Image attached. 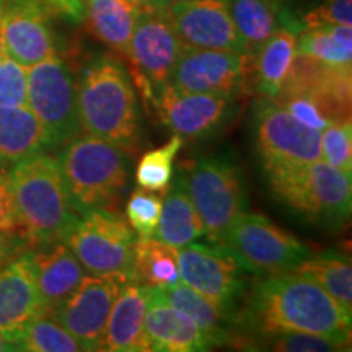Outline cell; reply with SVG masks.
Wrapping results in <instances>:
<instances>
[{"instance_id":"obj_1","label":"cell","mask_w":352,"mask_h":352,"mask_svg":"<svg viewBox=\"0 0 352 352\" xmlns=\"http://www.w3.org/2000/svg\"><path fill=\"white\" fill-rule=\"evenodd\" d=\"M351 318L327 290L296 271L266 274L250 297L248 321L259 336L310 333L351 344Z\"/></svg>"},{"instance_id":"obj_2","label":"cell","mask_w":352,"mask_h":352,"mask_svg":"<svg viewBox=\"0 0 352 352\" xmlns=\"http://www.w3.org/2000/svg\"><path fill=\"white\" fill-rule=\"evenodd\" d=\"M19 233L28 245L64 241L78 222L56 157L46 152L16 162L10 170Z\"/></svg>"},{"instance_id":"obj_3","label":"cell","mask_w":352,"mask_h":352,"mask_svg":"<svg viewBox=\"0 0 352 352\" xmlns=\"http://www.w3.org/2000/svg\"><path fill=\"white\" fill-rule=\"evenodd\" d=\"M80 131L118 147L134 148L140 139L138 96L121 60L101 56L82 70L77 82Z\"/></svg>"},{"instance_id":"obj_4","label":"cell","mask_w":352,"mask_h":352,"mask_svg":"<svg viewBox=\"0 0 352 352\" xmlns=\"http://www.w3.org/2000/svg\"><path fill=\"white\" fill-rule=\"evenodd\" d=\"M57 162L78 215L109 208L129 179V157L124 148L91 135L67 140Z\"/></svg>"},{"instance_id":"obj_5","label":"cell","mask_w":352,"mask_h":352,"mask_svg":"<svg viewBox=\"0 0 352 352\" xmlns=\"http://www.w3.org/2000/svg\"><path fill=\"white\" fill-rule=\"evenodd\" d=\"M271 191L297 214L321 226H341L351 215V175L316 160L266 168Z\"/></svg>"},{"instance_id":"obj_6","label":"cell","mask_w":352,"mask_h":352,"mask_svg":"<svg viewBox=\"0 0 352 352\" xmlns=\"http://www.w3.org/2000/svg\"><path fill=\"white\" fill-rule=\"evenodd\" d=\"M179 179L204 223L206 236L219 243L248 206L240 168L228 158L202 157L191 162Z\"/></svg>"},{"instance_id":"obj_7","label":"cell","mask_w":352,"mask_h":352,"mask_svg":"<svg viewBox=\"0 0 352 352\" xmlns=\"http://www.w3.org/2000/svg\"><path fill=\"white\" fill-rule=\"evenodd\" d=\"M64 243L87 274L122 276L132 280L135 232L116 210L98 208L83 212Z\"/></svg>"},{"instance_id":"obj_8","label":"cell","mask_w":352,"mask_h":352,"mask_svg":"<svg viewBox=\"0 0 352 352\" xmlns=\"http://www.w3.org/2000/svg\"><path fill=\"white\" fill-rule=\"evenodd\" d=\"M241 270L254 274L294 271L311 252L297 236L261 214L243 212L219 241Z\"/></svg>"},{"instance_id":"obj_9","label":"cell","mask_w":352,"mask_h":352,"mask_svg":"<svg viewBox=\"0 0 352 352\" xmlns=\"http://www.w3.org/2000/svg\"><path fill=\"white\" fill-rule=\"evenodd\" d=\"M26 107L41 122L52 147L77 138V82L63 57L54 54L28 67Z\"/></svg>"},{"instance_id":"obj_10","label":"cell","mask_w":352,"mask_h":352,"mask_svg":"<svg viewBox=\"0 0 352 352\" xmlns=\"http://www.w3.org/2000/svg\"><path fill=\"white\" fill-rule=\"evenodd\" d=\"M254 56L233 51L183 47L170 77V85L182 94L233 96L254 83Z\"/></svg>"},{"instance_id":"obj_11","label":"cell","mask_w":352,"mask_h":352,"mask_svg":"<svg viewBox=\"0 0 352 352\" xmlns=\"http://www.w3.org/2000/svg\"><path fill=\"white\" fill-rule=\"evenodd\" d=\"M127 283L131 279L122 276L85 274L82 283L47 315L76 338L82 351H100L114 300Z\"/></svg>"},{"instance_id":"obj_12","label":"cell","mask_w":352,"mask_h":352,"mask_svg":"<svg viewBox=\"0 0 352 352\" xmlns=\"http://www.w3.org/2000/svg\"><path fill=\"white\" fill-rule=\"evenodd\" d=\"M254 134L264 170L321 160V132L302 124L271 98L259 104Z\"/></svg>"},{"instance_id":"obj_13","label":"cell","mask_w":352,"mask_h":352,"mask_svg":"<svg viewBox=\"0 0 352 352\" xmlns=\"http://www.w3.org/2000/svg\"><path fill=\"white\" fill-rule=\"evenodd\" d=\"M183 47L165 7L140 6L126 56L135 82H147L155 91L160 90L170 82Z\"/></svg>"},{"instance_id":"obj_14","label":"cell","mask_w":352,"mask_h":352,"mask_svg":"<svg viewBox=\"0 0 352 352\" xmlns=\"http://www.w3.org/2000/svg\"><path fill=\"white\" fill-rule=\"evenodd\" d=\"M179 283L232 311L243 294L241 266L222 243H189L178 248Z\"/></svg>"},{"instance_id":"obj_15","label":"cell","mask_w":352,"mask_h":352,"mask_svg":"<svg viewBox=\"0 0 352 352\" xmlns=\"http://www.w3.org/2000/svg\"><path fill=\"white\" fill-rule=\"evenodd\" d=\"M3 52L23 67L57 54L51 13L38 0H3Z\"/></svg>"},{"instance_id":"obj_16","label":"cell","mask_w":352,"mask_h":352,"mask_svg":"<svg viewBox=\"0 0 352 352\" xmlns=\"http://www.w3.org/2000/svg\"><path fill=\"white\" fill-rule=\"evenodd\" d=\"M165 12L184 47L243 54L227 0H176Z\"/></svg>"},{"instance_id":"obj_17","label":"cell","mask_w":352,"mask_h":352,"mask_svg":"<svg viewBox=\"0 0 352 352\" xmlns=\"http://www.w3.org/2000/svg\"><path fill=\"white\" fill-rule=\"evenodd\" d=\"M232 98L226 95L182 94L166 83L155 91L153 107L160 121L176 135L183 139H206L228 120Z\"/></svg>"},{"instance_id":"obj_18","label":"cell","mask_w":352,"mask_h":352,"mask_svg":"<svg viewBox=\"0 0 352 352\" xmlns=\"http://www.w3.org/2000/svg\"><path fill=\"white\" fill-rule=\"evenodd\" d=\"M46 314L28 252L0 270V334L16 344L30 321Z\"/></svg>"},{"instance_id":"obj_19","label":"cell","mask_w":352,"mask_h":352,"mask_svg":"<svg viewBox=\"0 0 352 352\" xmlns=\"http://www.w3.org/2000/svg\"><path fill=\"white\" fill-rule=\"evenodd\" d=\"M145 338L153 352H201L214 347L195 321L171 305L158 287H148Z\"/></svg>"},{"instance_id":"obj_20","label":"cell","mask_w":352,"mask_h":352,"mask_svg":"<svg viewBox=\"0 0 352 352\" xmlns=\"http://www.w3.org/2000/svg\"><path fill=\"white\" fill-rule=\"evenodd\" d=\"M147 300V285L131 280L121 289L104 327L100 351L148 352L147 338H145Z\"/></svg>"},{"instance_id":"obj_21","label":"cell","mask_w":352,"mask_h":352,"mask_svg":"<svg viewBox=\"0 0 352 352\" xmlns=\"http://www.w3.org/2000/svg\"><path fill=\"white\" fill-rule=\"evenodd\" d=\"M46 314H51L82 283L87 271L64 241L38 245L28 252Z\"/></svg>"},{"instance_id":"obj_22","label":"cell","mask_w":352,"mask_h":352,"mask_svg":"<svg viewBox=\"0 0 352 352\" xmlns=\"http://www.w3.org/2000/svg\"><path fill=\"white\" fill-rule=\"evenodd\" d=\"M54 148L28 107H0V166Z\"/></svg>"},{"instance_id":"obj_23","label":"cell","mask_w":352,"mask_h":352,"mask_svg":"<svg viewBox=\"0 0 352 352\" xmlns=\"http://www.w3.org/2000/svg\"><path fill=\"white\" fill-rule=\"evenodd\" d=\"M297 34L294 25H280L254 54V87L264 98H276L287 82L297 57Z\"/></svg>"},{"instance_id":"obj_24","label":"cell","mask_w":352,"mask_h":352,"mask_svg":"<svg viewBox=\"0 0 352 352\" xmlns=\"http://www.w3.org/2000/svg\"><path fill=\"white\" fill-rule=\"evenodd\" d=\"M164 192L160 222L153 236L175 246L176 250L206 236L204 223L189 199L182 179L178 178L173 184L170 183Z\"/></svg>"},{"instance_id":"obj_25","label":"cell","mask_w":352,"mask_h":352,"mask_svg":"<svg viewBox=\"0 0 352 352\" xmlns=\"http://www.w3.org/2000/svg\"><path fill=\"white\" fill-rule=\"evenodd\" d=\"M139 12L134 0H85V21L91 33L124 57Z\"/></svg>"},{"instance_id":"obj_26","label":"cell","mask_w":352,"mask_h":352,"mask_svg":"<svg viewBox=\"0 0 352 352\" xmlns=\"http://www.w3.org/2000/svg\"><path fill=\"white\" fill-rule=\"evenodd\" d=\"M158 289L162 290V294H164L171 305L178 308L179 311H183L189 320L195 321L197 328L212 341L214 346L232 342V311L219 307L210 298L196 292L195 289L188 287L183 283H176L173 285Z\"/></svg>"},{"instance_id":"obj_27","label":"cell","mask_w":352,"mask_h":352,"mask_svg":"<svg viewBox=\"0 0 352 352\" xmlns=\"http://www.w3.org/2000/svg\"><path fill=\"white\" fill-rule=\"evenodd\" d=\"M228 10L236 34L243 47V54L254 56L283 20L274 0H227Z\"/></svg>"},{"instance_id":"obj_28","label":"cell","mask_w":352,"mask_h":352,"mask_svg":"<svg viewBox=\"0 0 352 352\" xmlns=\"http://www.w3.org/2000/svg\"><path fill=\"white\" fill-rule=\"evenodd\" d=\"M132 283L147 287H166L179 283L178 250L155 236L135 239Z\"/></svg>"},{"instance_id":"obj_29","label":"cell","mask_w":352,"mask_h":352,"mask_svg":"<svg viewBox=\"0 0 352 352\" xmlns=\"http://www.w3.org/2000/svg\"><path fill=\"white\" fill-rule=\"evenodd\" d=\"M297 54L329 67H352V25H328L302 30Z\"/></svg>"},{"instance_id":"obj_30","label":"cell","mask_w":352,"mask_h":352,"mask_svg":"<svg viewBox=\"0 0 352 352\" xmlns=\"http://www.w3.org/2000/svg\"><path fill=\"white\" fill-rule=\"evenodd\" d=\"M294 271L307 276L327 290L347 314L352 315V266L349 256L338 252L310 254Z\"/></svg>"},{"instance_id":"obj_31","label":"cell","mask_w":352,"mask_h":352,"mask_svg":"<svg viewBox=\"0 0 352 352\" xmlns=\"http://www.w3.org/2000/svg\"><path fill=\"white\" fill-rule=\"evenodd\" d=\"M272 100L302 124L320 132L334 121L351 118V113L342 111L341 108H338L336 104H333L323 96L307 90H298V88H283L280 94Z\"/></svg>"},{"instance_id":"obj_32","label":"cell","mask_w":352,"mask_h":352,"mask_svg":"<svg viewBox=\"0 0 352 352\" xmlns=\"http://www.w3.org/2000/svg\"><path fill=\"white\" fill-rule=\"evenodd\" d=\"M19 351L28 352H78L82 346L63 324L43 314L26 324L16 340Z\"/></svg>"},{"instance_id":"obj_33","label":"cell","mask_w":352,"mask_h":352,"mask_svg":"<svg viewBox=\"0 0 352 352\" xmlns=\"http://www.w3.org/2000/svg\"><path fill=\"white\" fill-rule=\"evenodd\" d=\"M183 147V138L173 135L168 142L144 153L135 168L139 188L153 192H164L175 175V158Z\"/></svg>"},{"instance_id":"obj_34","label":"cell","mask_w":352,"mask_h":352,"mask_svg":"<svg viewBox=\"0 0 352 352\" xmlns=\"http://www.w3.org/2000/svg\"><path fill=\"white\" fill-rule=\"evenodd\" d=\"M349 344L333 338L310 333H276L261 336L252 349H267L277 352H331L349 349Z\"/></svg>"},{"instance_id":"obj_35","label":"cell","mask_w":352,"mask_h":352,"mask_svg":"<svg viewBox=\"0 0 352 352\" xmlns=\"http://www.w3.org/2000/svg\"><path fill=\"white\" fill-rule=\"evenodd\" d=\"M321 160L347 175H352L351 118L334 121L321 131Z\"/></svg>"},{"instance_id":"obj_36","label":"cell","mask_w":352,"mask_h":352,"mask_svg":"<svg viewBox=\"0 0 352 352\" xmlns=\"http://www.w3.org/2000/svg\"><path fill=\"white\" fill-rule=\"evenodd\" d=\"M162 214V197L147 189H135L126 204V220L139 236H153Z\"/></svg>"},{"instance_id":"obj_37","label":"cell","mask_w":352,"mask_h":352,"mask_svg":"<svg viewBox=\"0 0 352 352\" xmlns=\"http://www.w3.org/2000/svg\"><path fill=\"white\" fill-rule=\"evenodd\" d=\"M28 69L3 52L0 57V107H25Z\"/></svg>"},{"instance_id":"obj_38","label":"cell","mask_w":352,"mask_h":352,"mask_svg":"<svg viewBox=\"0 0 352 352\" xmlns=\"http://www.w3.org/2000/svg\"><path fill=\"white\" fill-rule=\"evenodd\" d=\"M328 25H352V0H324L298 20L297 28L302 32Z\"/></svg>"},{"instance_id":"obj_39","label":"cell","mask_w":352,"mask_h":352,"mask_svg":"<svg viewBox=\"0 0 352 352\" xmlns=\"http://www.w3.org/2000/svg\"><path fill=\"white\" fill-rule=\"evenodd\" d=\"M0 232L20 235L10 182V170L0 166Z\"/></svg>"},{"instance_id":"obj_40","label":"cell","mask_w":352,"mask_h":352,"mask_svg":"<svg viewBox=\"0 0 352 352\" xmlns=\"http://www.w3.org/2000/svg\"><path fill=\"white\" fill-rule=\"evenodd\" d=\"M51 13L52 19H60L72 25L85 21V0H38Z\"/></svg>"},{"instance_id":"obj_41","label":"cell","mask_w":352,"mask_h":352,"mask_svg":"<svg viewBox=\"0 0 352 352\" xmlns=\"http://www.w3.org/2000/svg\"><path fill=\"white\" fill-rule=\"evenodd\" d=\"M25 246H28V243L20 235L0 232V270L19 256Z\"/></svg>"},{"instance_id":"obj_42","label":"cell","mask_w":352,"mask_h":352,"mask_svg":"<svg viewBox=\"0 0 352 352\" xmlns=\"http://www.w3.org/2000/svg\"><path fill=\"white\" fill-rule=\"evenodd\" d=\"M134 2H138L142 7H166L176 0H134Z\"/></svg>"},{"instance_id":"obj_43","label":"cell","mask_w":352,"mask_h":352,"mask_svg":"<svg viewBox=\"0 0 352 352\" xmlns=\"http://www.w3.org/2000/svg\"><path fill=\"white\" fill-rule=\"evenodd\" d=\"M12 351H19L16 344H13L12 341H8L3 334H0V352H12Z\"/></svg>"},{"instance_id":"obj_44","label":"cell","mask_w":352,"mask_h":352,"mask_svg":"<svg viewBox=\"0 0 352 352\" xmlns=\"http://www.w3.org/2000/svg\"><path fill=\"white\" fill-rule=\"evenodd\" d=\"M2 8H3V0H0V57L3 54V43H2Z\"/></svg>"},{"instance_id":"obj_45","label":"cell","mask_w":352,"mask_h":352,"mask_svg":"<svg viewBox=\"0 0 352 352\" xmlns=\"http://www.w3.org/2000/svg\"><path fill=\"white\" fill-rule=\"evenodd\" d=\"M274 2H279V0H274Z\"/></svg>"}]
</instances>
